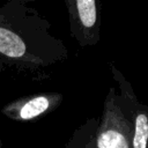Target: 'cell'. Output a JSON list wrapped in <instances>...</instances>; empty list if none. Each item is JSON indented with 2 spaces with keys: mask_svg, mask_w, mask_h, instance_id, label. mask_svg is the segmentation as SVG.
I'll list each match as a JSON object with an SVG mask.
<instances>
[{
  "mask_svg": "<svg viewBox=\"0 0 148 148\" xmlns=\"http://www.w3.org/2000/svg\"><path fill=\"white\" fill-rule=\"evenodd\" d=\"M99 118L91 117L80 125L71 135L64 148H96Z\"/></svg>",
  "mask_w": 148,
  "mask_h": 148,
  "instance_id": "5b68a950",
  "label": "cell"
},
{
  "mask_svg": "<svg viewBox=\"0 0 148 148\" xmlns=\"http://www.w3.org/2000/svg\"><path fill=\"white\" fill-rule=\"evenodd\" d=\"M96 148H131L130 123L121 110L118 94L113 87L109 89L103 103Z\"/></svg>",
  "mask_w": 148,
  "mask_h": 148,
  "instance_id": "6da1fadb",
  "label": "cell"
},
{
  "mask_svg": "<svg viewBox=\"0 0 148 148\" xmlns=\"http://www.w3.org/2000/svg\"><path fill=\"white\" fill-rule=\"evenodd\" d=\"M71 20L72 34L81 46L95 45L99 34L97 0H65Z\"/></svg>",
  "mask_w": 148,
  "mask_h": 148,
  "instance_id": "3957f363",
  "label": "cell"
},
{
  "mask_svg": "<svg viewBox=\"0 0 148 148\" xmlns=\"http://www.w3.org/2000/svg\"><path fill=\"white\" fill-rule=\"evenodd\" d=\"M0 148H1V142H0Z\"/></svg>",
  "mask_w": 148,
  "mask_h": 148,
  "instance_id": "8992f818",
  "label": "cell"
},
{
  "mask_svg": "<svg viewBox=\"0 0 148 148\" xmlns=\"http://www.w3.org/2000/svg\"><path fill=\"white\" fill-rule=\"evenodd\" d=\"M62 102V95L59 92H42L20 97L6 104L1 113L15 121H34L54 111Z\"/></svg>",
  "mask_w": 148,
  "mask_h": 148,
  "instance_id": "277c9868",
  "label": "cell"
},
{
  "mask_svg": "<svg viewBox=\"0 0 148 148\" xmlns=\"http://www.w3.org/2000/svg\"><path fill=\"white\" fill-rule=\"evenodd\" d=\"M112 74L118 83V98L121 110L130 123L131 148H148V105L142 104L130 82L111 65Z\"/></svg>",
  "mask_w": 148,
  "mask_h": 148,
  "instance_id": "7a4b0ae2",
  "label": "cell"
}]
</instances>
